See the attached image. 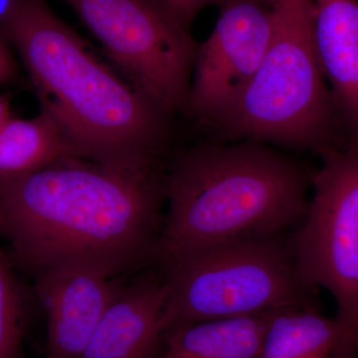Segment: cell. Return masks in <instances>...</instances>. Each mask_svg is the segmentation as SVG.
<instances>
[{
	"mask_svg": "<svg viewBox=\"0 0 358 358\" xmlns=\"http://www.w3.org/2000/svg\"><path fill=\"white\" fill-rule=\"evenodd\" d=\"M310 180L299 162L266 143L186 150L164 179L169 210L155 256L167 268L217 245L275 237L305 218Z\"/></svg>",
	"mask_w": 358,
	"mask_h": 358,
	"instance_id": "3",
	"label": "cell"
},
{
	"mask_svg": "<svg viewBox=\"0 0 358 358\" xmlns=\"http://www.w3.org/2000/svg\"><path fill=\"white\" fill-rule=\"evenodd\" d=\"M71 157L77 155L44 110L29 120L8 117L0 126V176L30 173Z\"/></svg>",
	"mask_w": 358,
	"mask_h": 358,
	"instance_id": "14",
	"label": "cell"
},
{
	"mask_svg": "<svg viewBox=\"0 0 358 358\" xmlns=\"http://www.w3.org/2000/svg\"><path fill=\"white\" fill-rule=\"evenodd\" d=\"M341 331L336 319L294 307L275 310L256 358H336Z\"/></svg>",
	"mask_w": 358,
	"mask_h": 358,
	"instance_id": "13",
	"label": "cell"
},
{
	"mask_svg": "<svg viewBox=\"0 0 358 358\" xmlns=\"http://www.w3.org/2000/svg\"><path fill=\"white\" fill-rule=\"evenodd\" d=\"M166 296V282L154 278L121 287L78 358H159Z\"/></svg>",
	"mask_w": 358,
	"mask_h": 358,
	"instance_id": "10",
	"label": "cell"
},
{
	"mask_svg": "<svg viewBox=\"0 0 358 358\" xmlns=\"http://www.w3.org/2000/svg\"><path fill=\"white\" fill-rule=\"evenodd\" d=\"M24 307L20 286L0 248V358H20Z\"/></svg>",
	"mask_w": 358,
	"mask_h": 358,
	"instance_id": "15",
	"label": "cell"
},
{
	"mask_svg": "<svg viewBox=\"0 0 358 358\" xmlns=\"http://www.w3.org/2000/svg\"><path fill=\"white\" fill-rule=\"evenodd\" d=\"M260 67L227 112L209 126L221 141H253L315 150L341 126L313 37V0H278Z\"/></svg>",
	"mask_w": 358,
	"mask_h": 358,
	"instance_id": "4",
	"label": "cell"
},
{
	"mask_svg": "<svg viewBox=\"0 0 358 358\" xmlns=\"http://www.w3.org/2000/svg\"><path fill=\"white\" fill-rule=\"evenodd\" d=\"M10 117V98L7 95H0V126Z\"/></svg>",
	"mask_w": 358,
	"mask_h": 358,
	"instance_id": "19",
	"label": "cell"
},
{
	"mask_svg": "<svg viewBox=\"0 0 358 358\" xmlns=\"http://www.w3.org/2000/svg\"><path fill=\"white\" fill-rule=\"evenodd\" d=\"M197 47L186 112L209 127L241 96L272 39L273 8L257 0H224Z\"/></svg>",
	"mask_w": 358,
	"mask_h": 358,
	"instance_id": "8",
	"label": "cell"
},
{
	"mask_svg": "<svg viewBox=\"0 0 358 358\" xmlns=\"http://www.w3.org/2000/svg\"><path fill=\"white\" fill-rule=\"evenodd\" d=\"M275 312L178 327L164 334L159 358H256Z\"/></svg>",
	"mask_w": 358,
	"mask_h": 358,
	"instance_id": "12",
	"label": "cell"
},
{
	"mask_svg": "<svg viewBox=\"0 0 358 358\" xmlns=\"http://www.w3.org/2000/svg\"><path fill=\"white\" fill-rule=\"evenodd\" d=\"M3 37L78 157L129 171L155 167L171 115L94 57L44 0H25Z\"/></svg>",
	"mask_w": 358,
	"mask_h": 358,
	"instance_id": "2",
	"label": "cell"
},
{
	"mask_svg": "<svg viewBox=\"0 0 358 358\" xmlns=\"http://www.w3.org/2000/svg\"><path fill=\"white\" fill-rule=\"evenodd\" d=\"M140 90L167 114L186 110L199 44L157 0H63Z\"/></svg>",
	"mask_w": 358,
	"mask_h": 358,
	"instance_id": "7",
	"label": "cell"
},
{
	"mask_svg": "<svg viewBox=\"0 0 358 358\" xmlns=\"http://www.w3.org/2000/svg\"><path fill=\"white\" fill-rule=\"evenodd\" d=\"M257 1L261 2V3L264 4V6L273 8L275 4L277 3L278 0H257Z\"/></svg>",
	"mask_w": 358,
	"mask_h": 358,
	"instance_id": "20",
	"label": "cell"
},
{
	"mask_svg": "<svg viewBox=\"0 0 358 358\" xmlns=\"http://www.w3.org/2000/svg\"><path fill=\"white\" fill-rule=\"evenodd\" d=\"M164 334L205 320L305 307L291 250L275 237L210 247L166 268Z\"/></svg>",
	"mask_w": 358,
	"mask_h": 358,
	"instance_id": "5",
	"label": "cell"
},
{
	"mask_svg": "<svg viewBox=\"0 0 358 358\" xmlns=\"http://www.w3.org/2000/svg\"><path fill=\"white\" fill-rule=\"evenodd\" d=\"M14 74V64L10 53L7 50L2 37L0 36V85L6 83Z\"/></svg>",
	"mask_w": 358,
	"mask_h": 358,
	"instance_id": "18",
	"label": "cell"
},
{
	"mask_svg": "<svg viewBox=\"0 0 358 358\" xmlns=\"http://www.w3.org/2000/svg\"><path fill=\"white\" fill-rule=\"evenodd\" d=\"M24 2L25 0H0V36H4Z\"/></svg>",
	"mask_w": 358,
	"mask_h": 358,
	"instance_id": "17",
	"label": "cell"
},
{
	"mask_svg": "<svg viewBox=\"0 0 358 358\" xmlns=\"http://www.w3.org/2000/svg\"><path fill=\"white\" fill-rule=\"evenodd\" d=\"M313 37L348 143H358V0H313Z\"/></svg>",
	"mask_w": 358,
	"mask_h": 358,
	"instance_id": "11",
	"label": "cell"
},
{
	"mask_svg": "<svg viewBox=\"0 0 358 358\" xmlns=\"http://www.w3.org/2000/svg\"><path fill=\"white\" fill-rule=\"evenodd\" d=\"M36 289L45 313V358H78L121 286L93 266L69 264L37 273Z\"/></svg>",
	"mask_w": 358,
	"mask_h": 358,
	"instance_id": "9",
	"label": "cell"
},
{
	"mask_svg": "<svg viewBox=\"0 0 358 358\" xmlns=\"http://www.w3.org/2000/svg\"><path fill=\"white\" fill-rule=\"evenodd\" d=\"M312 200L289 247L303 288H324L336 306L341 331L336 358H358V143L320 152Z\"/></svg>",
	"mask_w": 358,
	"mask_h": 358,
	"instance_id": "6",
	"label": "cell"
},
{
	"mask_svg": "<svg viewBox=\"0 0 358 358\" xmlns=\"http://www.w3.org/2000/svg\"><path fill=\"white\" fill-rule=\"evenodd\" d=\"M164 180L71 157L0 176V233L35 274L79 264L117 277L155 255Z\"/></svg>",
	"mask_w": 358,
	"mask_h": 358,
	"instance_id": "1",
	"label": "cell"
},
{
	"mask_svg": "<svg viewBox=\"0 0 358 358\" xmlns=\"http://www.w3.org/2000/svg\"><path fill=\"white\" fill-rule=\"evenodd\" d=\"M171 15L189 29L190 24L205 7L220 6L224 0H157Z\"/></svg>",
	"mask_w": 358,
	"mask_h": 358,
	"instance_id": "16",
	"label": "cell"
}]
</instances>
